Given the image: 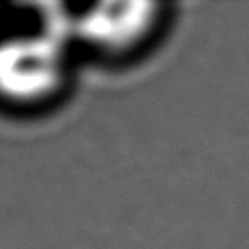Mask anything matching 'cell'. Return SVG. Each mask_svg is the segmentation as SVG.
<instances>
[{
    "mask_svg": "<svg viewBox=\"0 0 249 249\" xmlns=\"http://www.w3.org/2000/svg\"><path fill=\"white\" fill-rule=\"evenodd\" d=\"M67 77L63 43L53 33H21L0 39V99L19 106L45 103Z\"/></svg>",
    "mask_w": 249,
    "mask_h": 249,
    "instance_id": "1",
    "label": "cell"
},
{
    "mask_svg": "<svg viewBox=\"0 0 249 249\" xmlns=\"http://www.w3.org/2000/svg\"><path fill=\"white\" fill-rule=\"evenodd\" d=\"M159 18L152 2L99 4L75 19V33L99 52L126 53L152 35Z\"/></svg>",
    "mask_w": 249,
    "mask_h": 249,
    "instance_id": "2",
    "label": "cell"
}]
</instances>
